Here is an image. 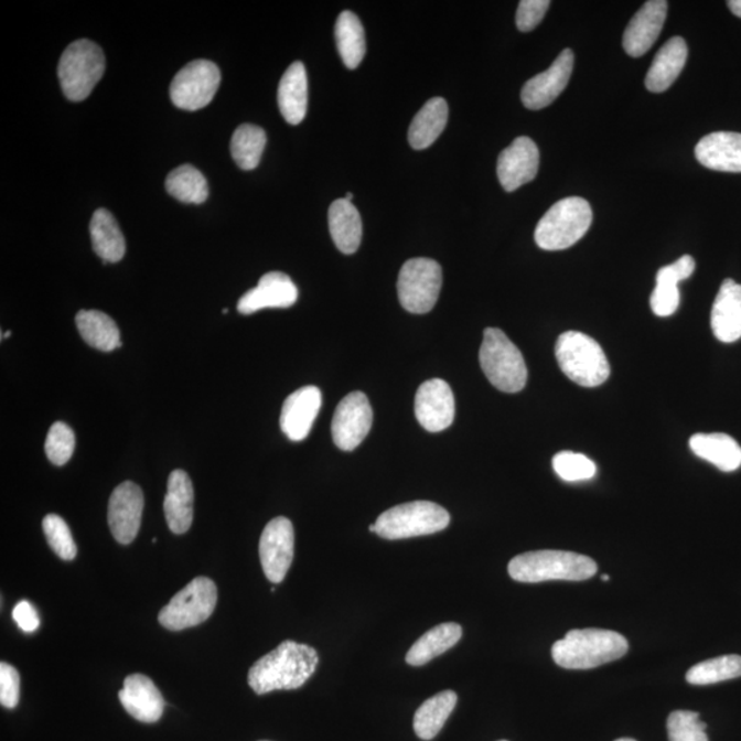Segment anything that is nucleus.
Returning a JSON list of instances; mask_svg holds the SVG:
<instances>
[{
  "mask_svg": "<svg viewBox=\"0 0 741 741\" xmlns=\"http://www.w3.org/2000/svg\"><path fill=\"white\" fill-rule=\"evenodd\" d=\"M318 664L316 649L286 640L251 666L247 681L257 695L278 689H297L312 677Z\"/></svg>",
  "mask_w": 741,
  "mask_h": 741,
  "instance_id": "f257e3e1",
  "label": "nucleus"
},
{
  "mask_svg": "<svg viewBox=\"0 0 741 741\" xmlns=\"http://www.w3.org/2000/svg\"><path fill=\"white\" fill-rule=\"evenodd\" d=\"M627 640L604 629H576L552 647L556 665L570 670H588L621 659L627 653Z\"/></svg>",
  "mask_w": 741,
  "mask_h": 741,
  "instance_id": "f03ea898",
  "label": "nucleus"
},
{
  "mask_svg": "<svg viewBox=\"0 0 741 741\" xmlns=\"http://www.w3.org/2000/svg\"><path fill=\"white\" fill-rule=\"evenodd\" d=\"M598 572V565L586 555L566 551H535L515 556L508 574L516 582L586 581Z\"/></svg>",
  "mask_w": 741,
  "mask_h": 741,
  "instance_id": "7ed1b4c3",
  "label": "nucleus"
},
{
  "mask_svg": "<svg viewBox=\"0 0 741 741\" xmlns=\"http://www.w3.org/2000/svg\"><path fill=\"white\" fill-rule=\"evenodd\" d=\"M592 222L593 213L589 202L581 196H569L556 202L538 222L536 244L548 251L569 249L583 238Z\"/></svg>",
  "mask_w": 741,
  "mask_h": 741,
  "instance_id": "20e7f679",
  "label": "nucleus"
},
{
  "mask_svg": "<svg viewBox=\"0 0 741 741\" xmlns=\"http://www.w3.org/2000/svg\"><path fill=\"white\" fill-rule=\"evenodd\" d=\"M556 361L563 374L582 387H598L609 379L611 369L602 346L587 334L567 331L555 347Z\"/></svg>",
  "mask_w": 741,
  "mask_h": 741,
  "instance_id": "39448f33",
  "label": "nucleus"
},
{
  "mask_svg": "<svg viewBox=\"0 0 741 741\" xmlns=\"http://www.w3.org/2000/svg\"><path fill=\"white\" fill-rule=\"evenodd\" d=\"M480 363L487 380L504 393H518L526 386L527 367L524 355L504 331L486 329L480 350Z\"/></svg>",
  "mask_w": 741,
  "mask_h": 741,
  "instance_id": "423d86ee",
  "label": "nucleus"
},
{
  "mask_svg": "<svg viewBox=\"0 0 741 741\" xmlns=\"http://www.w3.org/2000/svg\"><path fill=\"white\" fill-rule=\"evenodd\" d=\"M451 522L445 508L431 502H411L385 511L375 522L376 535L386 540H404L434 535Z\"/></svg>",
  "mask_w": 741,
  "mask_h": 741,
  "instance_id": "0eeeda50",
  "label": "nucleus"
},
{
  "mask_svg": "<svg viewBox=\"0 0 741 741\" xmlns=\"http://www.w3.org/2000/svg\"><path fill=\"white\" fill-rule=\"evenodd\" d=\"M105 54L97 43L80 39L67 46L60 60L58 77L62 92L73 103L88 98L103 78Z\"/></svg>",
  "mask_w": 741,
  "mask_h": 741,
  "instance_id": "6e6552de",
  "label": "nucleus"
},
{
  "mask_svg": "<svg viewBox=\"0 0 741 741\" xmlns=\"http://www.w3.org/2000/svg\"><path fill=\"white\" fill-rule=\"evenodd\" d=\"M217 603V588L211 578L198 577L160 611L159 621L168 631L179 632L205 622Z\"/></svg>",
  "mask_w": 741,
  "mask_h": 741,
  "instance_id": "1a4fd4ad",
  "label": "nucleus"
},
{
  "mask_svg": "<svg viewBox=\"0 0 741 741\" xmlns=\"http://www.w3.org/2000/svg\"><path fill=\"white\" fill-rule=\"evenodd\" d=\"M442 288V268L431 258H411L398 275V300L406 311L423 314L436 307Z\"/></svg>",
  "mask_w": 741,
  "mask_h": 741,
  "instance_id": "9d476101",
  "label": "nucleus"
},
{
  "mask_svg": "<svg viewBox=\"0 0 741 741\" xmlns=\"http://www.w3.org/2000/svg\"><path fill=\"white\" fill-rule=\"evenodd\" d=\"M221 82L222 73L215 62H190L173 77L170 89L172 103L183 110L205 108L215 98Z\"/></svg>",
  "mask_w": 741,
  "mask_h": 741,
  "instance_id": "9b49d317",
  "label": "nucleus"
},
{
  "mask_svg": "<svg viewBox=\"0 0 741 741\" xmlns=\"http://www.w3.org/2000/svg\"><path fill=\"white\" fill-rule=\"evenodd\" d=\"M373 426V408L363 391H353L335 409L331 432L336 447L351 452L368 436Z\"/></svg>",
  "mask_w": 741,
  "mask_h": 741,
  "instance_id": "f8f14e48",
  "label": "nucleus"
},
{
  "mask_svg": "<svg viewBox=\"0 0 741 741\" xmlns=\"http://www.w3.org/2000/svg\"><path fill=\"white\" fill-rule=\"evenodd\" d=\"M258 551L268 580L273 583L282 582L294 558L293 524L284 516L269 522L262 531Z\"/></svg>",
  "mask_w": 741,
  "mask_h": 741,
  "instance_id": "ddd939ff",
  "label": "nucleus"
},
{
  "mask_svg": "<svg viewBox=\"0 0 741 741\" xmlns=\"http://www.w3.org/2000/svg\"><path fill=\"white\" fill-rule=\"evenodd\" d=\"M144 507L143 492L131 481L122 482L111 493L108 520L116 541L128 546L138 536Z\"/></svg>",
  "mask_w": 741,
  "mask_h": 741,
  "instance_id": "4468645a",
  "label": "nucleus"
},
{
  "mask_svg": "<svg viewBox=\"0 0 741 741\" xmlns=\"http://www.w3.org/2000/svg\"><path fill=\"white\" fill-rule=\"evenodd\" d=\"M457 404L451 386L442 379L426 380L415 397V415L420 426L430 432L447 430L453 423Z\"/></svg>",
  "mask_w": 741,
  "mask_h": 741,
  "instance_id": "2eb2a0df",
  "label": "nucleus"
},
{
  "mask_svg": "<svg viewBox=\"0 0 741 741\" xmlns=\"http://www.w3.org/2000/svg\"><path fill=\"white\" fill-rule=\"evenodd\" d=\"M540 167V151L530 138L519 137L498 155L497 176L508 193L530 183Z\"/></svg>",
  "mask_w": 741,
  "mask_h": 741,
  "instance_id": "dca6fc26",
  "label": "nucleus"
},
{
  "mask_svg": "<svg viewBox=\"0 0 741 741\" xmlns=\"http://www.w3.org/2000/svg\"><path fill=\"white\" fill-rule=\"evenodd\" d=\"M572 67H574V53L566 49L549 69L526 82L522 88V103L530 110L547 108L565 92L570 82Z\"/></svg>",
  "mask_w": 741,
  "mask_h": 741,
  "instance_id": "f3484780",
  "label": "nucleus"
},
{
  "mask_svg": "<svg viewBox=\"0 0 741 741\" xmlns=\"http://www.w3.org/2000/svg\"><path fill=\"white\" fill-rule=\"evenodd\" d=\"M669 3L649 0L634 14L623 33V49L633 58L643 57L654 46L665 25Z\"/></svg>",
  "mask_w": 741,
  "mask_h": 741,
  "instance_id": "a211bd4d",
  "label": "nucleus"
},
{
  "mask_svg": "<svg viewBox=\"0 0 741 741\" xmlns=\"http://www.w3.org/2000/svg\"><path fill=\"white\" fill-rule=\"evenodd\" d=\"M322 408V391L316 386H305L286 398L280 414V429L289 440H305Z\"/></svg>",
  "mask_w": 741,
  "mask_h": 741,
  "instance_id": "6ab92c4d",
  "label": "nucleus"
},
{
  "mask_svg": "<svg viewBox=\"0 0 741 741\" xmlns=\"http://www.w3.org/2000/svg\"><path fill=\"white\" fill-rule=\"evenodd\" d=\"M299 300V289L288 275L268 272L255 289L246 291L238 302V311L251 314L266 308H289Z\"/></svg>",
  "mask_w": 741,
  "mask_h": 741,
  "instance_id": "aec40b11",
  "label": "nucleus"
},
{
  "mask_svg": "<svg viewBox=\"0 0 741 741\" xmlns=\"http://www.w3.org/2000/svg\"><path fill=\"white\" fill-rule=\"evenodd\" d=\"M119 698L124 709L135 720L144 723L159 721L165 709V700L160 689L155 687L151 678L143 675L128 676L124 681Z\"/></svg>",
  "mask_w": 741,
  "mask_h": 741,
  "instance_id": "412c9836",
  "label": "nucleus"
},
{
  "mask_svg": "<svg viewBox=\"0 0 741 741\" xmlns=\"http://www.w3.org/2000/svg\"><path fill=\"white\" fill-rule=\"evenodd\" d=\"M696 160L709 170L741 173V133L712 132L699 140Z\"/></svg>",
  "mask_w": 741,
  "mask_h": 741,
  "instance_id": "4be33fe9",
  "label": "nucleus"
},
{
  "mask_svg": "<svg viewBox=\"0 0 741 741\" xmlns=\"http://www.w3.org/2000/svg\"><path fill=\"white\" fill-rule=\"evenodd\" d=\"M711 330L718 341L733 344L741 339V284L723 280L711 309Z\"/></svg>",
  "mask_w": 741,
  "mask_h": 741,
  "instance_id": "5701e85b",
  "label": "nucleus"
},
{
  "mask_svg": "<svg viewBox=\"0 0 741 741\" xmlns=\"http://www.w3.org/2000/svg\"><path fill=\"white\" fill-rule=\"evenodd\" d=\"M695 260L690 256H683L676 262L661 268L656 273V288L651 294V309L656 316H672L679 307L678 283L692 277Z\"/></svg>",
  "mask_w": 741,
  "mask_h": 741,
  "instance_id": "b1692460",
  "label": "nucleus"
},
{
  "mask_svg": "<svg viewBox=\"0 0 741 741\" xmlns=\"http://www.w3.org/2000/svg\"><path fill=\"white\" fill-rule=\"evenodd\" d=\"M164 513L168 527L175 535H184L193 524L194 487L189 474L183 470L172 471L168 480Z\"/></svg>",
  "mask_w": 741,
  "mask_h": 741,
  "instance_id": "393cba45",
  "label": "nucleus"
},
{
  "mask_svg": "<svg viewBox=\"0 0 741 741\" xmlns=\"http://www.w3.org/2000/svg\"><path fill=\"white\" fill-rule=\"evenodd\" d=\"M687 58V42L679 36L669 39L655 55L653 65L645 77V87L648 92L661 94L670 88L681 75Z\"/></svg>",
  "mask_w": 741,
  "mask_h": 741,
  "instance_id": "a878e982",
  "label": "nucleus"
},
{
  "mask_svg": "<svg viewBox=\"0 0 741 741\" xmlns=\"http://www.w3.org/2000/svg\"><path fill=\"white\" fill-rule=\"evenodd\" d=\"M280 114L291 126H299L305 119L308 109V77L304 64L297 61L280 78L278 89Z\"/></svg>",
  "mask_w": 741,
  "mask_h": 741,
  "instance_id": "bb28decb",
  "label": "nucleus"
},
{
  "mask_svg": "<svg viewBox=\"0 0 741 741\" xmlns=\"http://www.w3.org/2000/svg\"><path fill=\"white\" fill-rule=\"evenodd\" d=\"M331 238L344 255H353L362 244L363 224L361 213L346 198L336 200L329 210Z\"/></svg>",
  "mask_w": 741,
  "mask_h": 741,
  "instance_id": "cd10ccee",
  "label": "nucleus"
},
{
  "mask_svg": "<svg viewBox=\"0 0 741 741\" xmlns=\"http://www.w3.org/2000/svg\"><path fill=\"white\" fill-rule=\"evenodd\" d=\"M690 451L696 457L715 464L718 470L732 473L741 465V447L731 436L722 432L712 434H695L689 440Z\"/></svg>",
  "mask_w": 741,
  "mask_h": 741,
  "instance_id": "c85d7f7f",
  "label": "nucleus"
},
{
  "mask_svg": "<svg viewBox=\"0 0 741 741\" xmlns=\"http://www.w3.org/2000/svg\"><path fill=\"white\" fill-rule=\"evenodd\" d=\"M448 104L443 98H432L415 116L408 131L409 144L415 150H425L436 142L448 122Z\"/></svg>",
  "mask_w": 741,
  "mask_h": 741,
  "instance_id": "c756f323",
  "label": "nucleus"
},
{
  "mask_svg": "<svg viewBox=\"0 0 741 741\" xmlns=\"http://www.w3.org/2000/svg\"><path fill=\"white\" fill-rule=\"evenodd\" d=\"M462 634V626L453 622L441 623V625L430 629L409 648L406 656L407 664L411 666L429 664L430 661L447 653L454 644H458Z\"/></svg>",
  "mask_w": 741,
  "mask_h": 741,
  "instance_id": "7c9ffc66",
  "label": "nucleus"
},
{
  "mask_svg": "<svg viewBox=\"0 0 741 741\" xmlns=\"http://www.w3.org/2000/svg\"><path fill=\"white\" fill-rule=\"evenodd\" d=\"M89 233L94 250L104 262H119L126 255V239L119 224L108 210H98L94 213Z\"/></svg>",
  "mask_w": 741,
  "mask_h": 741,
  "instance_id": "2f4dec72",
  "label": "nucleus"
},
{
  "mask_svg": "<svg viewBox=\"0 0 741 741\" xmlns=\"http://www.w3.org/2000/svg\"><path fill=\"white\" fill-rule=\"evenodd\" d=\"M336 47L347 69L361 66L366 55V32L358 17L352 11H342L335 24Z\"/></svg>",
  "mask_w": 741,
  "mask_h": 741,
  "instance_id": "473e14b6",
  "label": "nucleus"
},
{
  "mask_svg": "<svg viewBox=\"0 0 741 741\" xmlns=\"http://www.w3.org/2000/svg\"><path fill=\"white\" fill-rule=\"evenodd\" d=\"M76 325L82 339L95 350L111 352L122 345L119 327L104 312L80 311L76 314Z\"/></svg>",
  "mask_w": 741,
  "mask_h": 741,
  "instance_id": "72a5a7b5",
  "label": "nucleus"
},
{
  "mask_svg": "<svg viewBox=\"0 0 741 741\" xmlns=\"http://www.w3.org/2000/svg\"><path fill=\"white\" fill-rule=\"evenodd\" d=\"M457 704L458 695L453 690H442V692L426 700L414 718V729L418 738L422 740L434 739L449 716L452 715Z\"/></svg>",
  "mask_w": 741,
  "mask_h": 741,
  "instance_id": "f704fd0d",
  "label": "nucleus"
},
{
  "mask_svg": "<svg viewBox=\"0 0 741 741\" xmlns=\"http://www.w3.org/2000/svg\"><path fill=\"white\" fill-rule=\"evenodd\" d=\"M165 187L173 198L184 204H204L210 195V187L204 175L193 165L175 168L167 176Z\"/></svg>",
  "mask_w": 741,
  "mask_h": 741,
  "instance_id": "c9c22d12",
  "label": "nucleus"
},
{
  "mask_svg": "<svg viewBox=\"0 0 741 741\" xmlns=\"http://www.w3.org/2000/svg\"><path fill=\"white\" fill-rule=\"evenodd\" d=\"M266 144L267 133L262 128L253 126V124H243L235 129L233 135V159L244 171L255 170L260 164Z\"/></svg>",
  "mask_w": 741,
  "mask_h": 741,
  "instance_id": "e433bc0d",
  "label": "nucleus"
},
{
  "mask_svg": "<svg viewBox=\"0 0 741 741\" xmlns=\"http://www.w3.org/2000/svg\"><path fill=\"white\" fill-rule=\"evenodd\" d=\"M741 677V656L726 655L701 662L690 667L687 681L692 685H710Z\"/></svg>",
  "mask_w": 741,
  "mask_h": 741,
  "instance_id": "4c0bfd02",
  "label": "nucleus"
},
{
  "mask_svg": "<svg viewBox=\"0 0 741 741\" xmlns=\"http://www.w3.org/2000/svg\"><path fill=\"white\" fill-rule=\"evenodd\" d=\"M555 473L566 482L592 480L597 475V464L582 453L563 451L552 460Z\"/></svg>",
  "mask_w": 741,
  "mask_h": 741,
  "instance_id": "58836bf2",
  "label": "nucleus"
},
{
  "mask_svg": "<svg viewBox=\"0 0 741 741\" xmlns=\"http://www.w3.org/2000/svg\"><path fill=\"white\" fill-rule=\"evenodd\" d=\"M706 728L698 712L678 710L667 718L669 741H709Z\"/></svg>",
  "mask_w": 741,
  "mask_h": 741,
  "instance_id": "ea45409f",
  "label": "nucleus"
},
{
  "mask_svg": "<svg viewBox=\"0 0 741 741\" xmlns=\"http://www.w3.org/2000/svg\"><path fill=\"white\" fill-rule=\"evenodd\" d=\"M43 531L49 546L64 560H73L77 555L75 540L66 522L60 515L50 514L43 519Z\"/></svg>",
  "mask_w": 741,
  "mask_h": 741,
  "instance_id": "a19ab883",
  "label": "nucleus"
},
{
  "mask_svg": "<svg viewBox=\"0 0 741 741\" xmlns=\"http://www.w3.org/2000/svg\"><path fill=\"white\" fill-rule=\"evenodd\" d=\"M75 432L66 423L57 422L49 430L46 454L54 465H64L69 462L75 452Z\"/></svg>",
  "mask_w": 741,
  "mask_h": 741,
  "instance_id": "79ce46f5",
  "label": "nucleus"
},
{
  "mask_svg": "<svg viewBox=\"0 0 741 741\" xmlns=\"http://www.w3.org/2000/svg\"><path fill=\"white\" fill-rule=\"evenodd\" d=\"M551 6L549 0H522L516 11V26L520 32H530L537 28Z\"/></svg>",
  "mask_w": 741,
  "mask_h": 741,
  "instance_id": "37998d69",
  "label": "nucleus"
},
{
  "mask_svg": "<svg viewBox=\"0 0 741 741\" xmlns=\"http://www.w3.org/2000/svg\"><path fill=\"white\" fill-rule=\"evenodd\" d=\"M20 700V675L13 666L0 664V704L14 709Z\"/></svg>",
  "mask_w": 741,
  "mask_h": 741,
  "instance_id": "c03bdc74",
  "label": "nucleus"
},
{
  "mask_svg": "<svg viewBox=\"0 0 741 741\" xmlns=\"http://www.w3.org/2000/svg\"><path fill=\"white\" fill-rule=\"evenodd\" d=\"M13 618L17 625L25 633L36 632L39 625H41L36 609L30 602H26V600H22V602L15 605Z\"/></svg>",
  "mask_w": 741,
  "mask_h": 741,
  "instance_id": "a18cd8bd",
  "label": "nucleus"
},
{
  "mask_svg": "<svg viewBox=\"0 0 741 741\" xmlns=\"http://www.w3.org/2000/svg\"><path fill=\"white\" fill-rule=\"evenodd\" d=\"M728 6L732 13L741 19V0H729Z\"/></svg>",
  "mask_w": 741,
  "mask_h": 741,
  "instance_id": "49530a36",
  "label": "nucleus"
},
{
  "mask_svg": "<svg viewBox=\"0 0 741 741\" xmlns=\"http://www.w3.org/2000/svg\"><path fill=\"white\" fill-rule=\"evenodd\" d=\"M346 200L352 202V200H353V194H352V193H347V194H346Z\"/></svg>",
  "mask_w": 741,
  "mask_h": 741,
  "instance_id": "de8ad7c7",
  "label": "nucleus"
},
{
  "mask_svg": "<svg viewBox=\"0 0 741 741\" xmlns=\"http://www.w3.org/2000/svg\"><path fill=\"white\" fill-rule=\"evenodd\" d=\"M10 334H11L10 331H8V333H6V334L3 333L2 334V340L9 339Z\"/></svg>",
  "mask_w": 741,
  "mask_h": 741,
  "instance_id": "09e8293b",
  "label": "nucleus"
},
{
  "mask_svg": "<svg viewBox=\"0 0 741 741\" xmlns=\"http://www.w3.org/2000/svg\"><path fill=\"white\" fill-rule=\"evenodd\" d=\"M369 531L370 533H376L375 524L369 526Z\"/></svg>",
  "mask_w": 741,
  "mask_h": 741,
  "instance_id": "8fccbe9b",
  "label": "nucleus"
},
{
  "mask_svg": "<svg viewBox=\"0 0 741 741\" xmlns=\"http://www.w3.org/2000/svg\"><path fill=\"white\" fill-rule=\"evenodd\" d=\"M615 741H636V740H633V739H618Z\"/></svg>",
  "mask_w": 741,
  "mask_h": 741,
  "instance_id": "3c124183",
  "label": "nucleus"
},
{
  "mask_svg": "<svg viewBox=\"0 0 741 741\" xmlns=\"http://www.w3.org/2000/svg\"><path fill=\"white\" fill-rule=\"evenodd\" d=\"M603 580H604L605 582L610 581V576H603Z\"/></svg>",
  "mask_w": 741,
  "mask_h": 741,
  "instance_id": "603ef678",
  "label": "nucleus"
},
{
  "mask_svg": "<svg viewBox=\"0 0 741 741\" xmlns=\"http://www.w3.org/2000/svg\"><path fill=\"white\" fill-rule=\"evenodd\" d=\"M500 741H505V740H500Z\"/></svg>",
  "mask_w": 741,
  "mask_h": 741,
  "instance_id": "864d4df0",
  "label": "nucleus"
}]
</instances>
